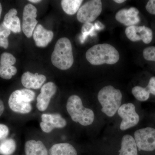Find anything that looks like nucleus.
<instances>
[{
    "label": "nucleus",
    "instance_id": "25",
    "mask_svg": "<svg viewBox=\"0 0 155 155\" xmlns=\"http://www.w3.org/2000/svg\"><path fill=\"white\" fill-rule=\"evenodd\" d=\"M141 40L145 44H149L152 40L153 32L151 29L145 26H141Z\"/></svg>",
    "mask_w": 155,
    "mask_h": 155
},
{
    "label": "nucleus",
    "instance_id": "3",
    "mask_svg": "<svg viewBox=\"0 0 155 155\" xmlns=\"http://www.w3.org/2000/svg\"><path fill=\"white\" fill-rule=\"evenodd\" d=\"M121 91L112 85L104 87L99 92L97 98L101 105V111L108 117L114 116L121 107Z\"/></svg>",
    "mask_w": 155,
    "mask_h": 155
},
{
    "label": "nucleus",
    "instance_id": "31",
    "mask_svg": "<svg viewBox=\"0 0 155 155\" xmlns=\"http://www.w3.org/2000/svg\"><path fill=\"white\" fill-rule=\"evenodd\" d=\"M9 45L8 40V38H0V47L5 49L8 48Z\"/></svg>",
    "mask_w": 155,
    "mask_h": 155
},
{
    "label": "nucleus",
    "instance_id": "4",
    "mask_svg": "<svg viewBox=\"0 0 155 155\" xmlns=\"http://www.w3.org/2000/svg\"><path fill=\"white\" fill-rule=\"evenodd\" d=\"M67 110L72 121L83 126L93 123L94 114L91 109L84 107L80 97L76 95L69 97L67 100Z\"/></svg>",
    "mask_w": 155,
    "mask_h": 155
},
{
    "label": "nucleus",
    "instance_id": "11",
    "mask_svg": "<svg viewBox=\"0 0 155 155\" xmlns=\"http://www.w3.org/2000/svg\"><path fill=\"white\" fill-rule=\"evenodd\" d=\"M57 87L54 82L45 84L41 90V93L37 98L36 107L39 111L43 112L47 110L51 99L57 92Z\"/></svg>",
    "mask_w": 155,
    "mask_h": 155
},
{
    "label": "nucleus",
    "instance_id": "27",
    "mask_svg": "<svg viewBox=\"0 0 155 155\" xmlns=\"http://www.w3.org/2000/svg\"><path fill=\"white\" fill-rule=\"evenodd\" d=\"M9 134V129L7 125L0 124V141L5 139Z\"/></svg>",
    "mask_w": 155,
    "mask_h": 155
},
{
    "label": "nucleus",
    "instance_id": "5",
    "mask_svg": "<svg viewBox=\"0 0 155 155\" xmlns=\"http://www.w3.org/2000/svg\"><path fill=\"white\" fill-rule=\"evenodd\" d=\"M34 92L28 89L17 90L10 95L8 104L10 109L16 113L28 114L32 110L31 103L35 98Z\"/></svg>",
    "mask_w": 155,
    "mask_h": 155
},
{
    "label": "nucleus",
    "instance_id": "8",
    "mask_svg": "<svg viewBox=\"0 0 155 155\" xmlns=\"http://www.w3.org/2000/svg\"><path fill=\"white\" fill-rule=\"evenodd\" d=\"M118 114L122 119L120 125L121 130H126L134 127L139 122V116L136 112L135 106L132 103L122 105L118 110Z\"/></svg>",
    "mask_w": 155,
    "mask_h": 155
},
{
    "label": "nucleus",
    "instance_id": "23",
    "mask_svg": "<svg viewBox=\"0 0 155 155\" xmlns=\"http://www.w3.org/2000/svg\"><path fill=\"white\" fill-rule=\"evenodd\" d=\"M131 91L135 98L140 101H145L149 98L150 93L146 87L135 86L132 88Z\"/></svg>",
    "mask_w": 155,
    "mask_h": 155
},
{
    "label": "nucleus",
    "instance_id": "2",
    "mask_svg": "<svg viewBox=\"0 0 155 155\" xmlns=\"http://www.w3.org/2000/svg\"><path fill=\"white\" fill-rule=\"evenodd\" d=\"M52 63L54 67L61 70H67L74 63L71 42L67 38H62L56 42L51 57Z\"/></svg>",
    "mask_w": 155,
    "mask_h": 155
},
{
    "label": "nucleus",
    "instance_id": "12",
    "mask_svg": "<svg viewBox=\"0 0 155 155\" xmlns=\"http://www.w3.org/2000/svg\"><path fill=\"white\" fill-rule=\"evenodd\" d=\"M16 62V58L12 54L7 52L2 54L0 59V77L9 80L16 75L17 69L13 66Z\"/></svg>",
    "mask_w": 155,
    "mask_h": 155
},
{
    "label": "nucleus",
    "instance_id": "30",
    "mask_svg": "<svg viewBox=\"0 0 155 155\" xmlns=\"http://www.w3.org/2000/svg\"><path fill=\"white\" fill-rule=\"evenodd\" d=\"M147 11L150 14L155 15V0H150L146 6Z\"/></svg>",
    "mask_w": 155,
    "mask_h": 155
},
{
    "label": "nucleus",
    "instance_id": "1",
    "mask_svg": "<svg viewBox=\"0 0 155 155\" xmlns=\"http://www.w3.org/2000/svg\"><path fill=\"white\" fill-rule=\"evenodd\" d=\"M118 51L113 46L102 44L94 46L86 53L87 61L92 65H101L105 64L112 65L119 61Z\"/></svg>",
    "mask_w": 155,
    "mask_h": 155
},
{
    "label": "nucleus",
    "instance_id": "35",
    "mask_svg": "<svg viewBox=\"0 0 155 155\" xmlns=\"http://www.w3.org/2000/svg\"><path fill=\"white\" fill-rule=\"evenodd\" d=\"M2 4L0 3V19H1V15H2Z\"/></svg>",
    "mask_w": 155,
    "mask_h": 155
},
{
    "label": "nucleus",
    "instance_id": "17",
    "mask_svg": "<svg viewBox=\"0 0 155 155\" xmlns=\"http://www.w3.org/2000/svg\"><path fill=\"white\" fill-rule=\"evenodd\" d=\"M26 155H48L47 149L40 140H28L25 144Z\"/></svg>",
    "mask_w": 155,
    "mask_h": 155
},
{
    "label": "nucleus",
    "instance_id": "16",
    "mask_svg": "<svg viewBox=\"0 0 155 155\" xmlns=\"http://www.w3.org/2000/svg\"><path fill=\"white\" fill-rule=\"evenodd\" d=\"M17 14L16 9H11L6 14L3 21L4 25L15 33H19L21 30L20 20L17 16Z\"/></svg>",
    "mask_w": 155,
    "mask_h": 155
},
{
    "label": "nucleus",
    "instance_id": "34",
    "mask_svg": "<svg viewBox=\"0 0 155 155\" xmlns=\"http://www.w3.org/2000/svg\"><path fill=\"white\" fill-rule=\"evenodd\" d=\"M28 2H31V3H38L41 2V0H29Z\"/></svg>",
    "mask_w": 155,
    "mask_h": 155
},
{
    "label": "nucleus",
    "instance_id": "33",
    "mask_svg": "<svg viewBox=\"0 0 155 155\" xmlns=\"http://www.w3.org/2000/svg\"><path fill=\"white\" fill-rule=\"evenodd\" d=\"M125 1H124V0H115L114 2L118 3V4H122V3L125 2Z\"/></svg>",
    "mask_w": 155,
    "mask_h": 155
},
{
    "label": "nucleus",
    "instance_id": "20",
    "mask_svg": "<svg viewBox=\"0 0 155 155\" xmlns=\"http://www.w3.org/2000/svg\"><path fill=\"white\" fill-rule=\"evenodd\" d=\"M82 2V0H62L61 6L66 14L72 15L78 12Z\"/></svg>",
    "mask_w": 155,
    "mask_h": 155
},
{
    "label": "nucleus",
    "instance_id": "10",
    "mask_svg": "<svg viewBox=\"0 0 155 155\" xmlns=\"http://www.w3.org/2000/svg\"><path fill=\"white\" fill-rule=\"evenodd\" d=\"M41 118L40 126L45 133H50L55 128H64L67 125L66 119L59 114H42Z\"/></svg>",
    "mask_w": 155,
    "mask_h": 155
},
{
    "label": "nucleus",
    "instance_id": "28",
    "mask_svg": "<svg viewBox=\"0 0 155 155\" xmlns=\"http://www.w3.org/2000/svg\"><path fill=\"white\" fill-rule=\"evenodd\" d=\"M11 33V31L2 23L0 24V38H8Z\"/></svg>",
    "mask_w": 155,
    "mask_h": 155
},
{
    "label": "nucleus",
    "instance_id": "15",
    "mask_svg": "<svg viewBox=\"0 0 155 155\" xmlns=\"http://www.w3.org/2000/svg\"><path fill=\"white\" fill-rule=\"evenodd\" d=\"M54 33L45 29L41 24L37 25L34 31L33 38L35 45L38 47L44 48L52 40Z\"/></svg>",
    "mask_w": 155,
    "mask_h": 155
},
{
    "label": "nucleus",
    "instance_id": "18",
    "mask_svg": "<svg viewBox=\"0 0 155 155\" xmlns=\"http://www.w3.org/2000/svg\"><path fill=\"white\" fill-rule=\"evenodd\" d=\"M119 155H138L137 146L132 136L126 134L122 137Z\"/></svg>",
    "mask_w": 155,
    "mask_h": 155
},
{
    "label": "nucleus",
    "instance_id": "32",
    "mask_svg": "<svg viewBox=\"0 0 155 155\" xmlns=\"http://www.w3.org/2000/svg\"><path fill=\"white\" fill-rule=\"evenodd\" d=\"M5 110V106L2 100L0 99V116H2Z\"/></svg>",
    "mask_w": 155,
    "mask_h": 155
},
{
    "label": "nucleus",
    "instance_id": "21",
    "mask_svg": "<svg viewBox=\"0 0 155 155\" xmlns=\"http://www.w3.org/2000/svg\"><path fill=\"white\" fill-rule=\"evenodd\" d=\"M17 148L16 142L12 138L5 139L0 143V155H11Z\"/></svg>",
    "mask_w": 155,
    "mask_h": 155
},
{
    "label": "nucleus",
    "instance_id": "14",
    "mask_svg": "<svg viewBox=\"0 0 155 155\" xmlns=\"http://www.w3.org/2000/svg\"><path fill=\"white\" fill-rule=\"evenodd\" d=\"M46 80V77L45 75L38 73L33 74L28 71L23 73L21 78L22 85L28 89L40 88Z\"/></svg>",
    "mask_w": 155,
    "mask_h": 155
},
{
    "label": "nucleus",
    "instance_id": "19",
    "mask_svg": "<svg viewBox=\"0 0 155 155\" xmlns=\"http://www.w3.org/2000/svg\"><path fill=\"white\" fill-rule=\"evenodd\" d=\"M49 155H77V151L73 146L67 143L54 145L49 150Z\"/></svg>",
    "mask_w": 155,
    "mask_h": 155
},
{
    "label": "nucleus",
    "instance_id": "26",
    "mask_svg": "<svg viewBox=\"0 0 155 155\" xmlns=\"http://www.w3.org/2000/svg\"><path fill=\"white\" fill-rule=\"evenodd\" d=\"M143 56L147 61H155V47H149L144 49Z\"/></svg>",
    "mask_w": 155,
    "mask_h": 155
},
{
    "label": "nucleus",
    "instance_id": "29",
    "mask_svg": "<svg viewBox=\"0 0 155 155\" xmlns=\"http://www.w3.org/2000/svg\"><path fill=\"white\" fill-rule=\"evenodd\" d=\"M146 88L150 94L155 95V77L151 78Z\"/></svg>",
    "mask_w": 155,
    "mask_h": 155
},
{
    "label": "nucleus",
    "instance_id": "13",
    "mask_svg": "<svg viewBox=\"0 0 155 155\" xmlns=\"http://www.w3.org/2000/svg\"><path fill=\"white\" fill-rule=\"evenodd\" d=\"M139 11L136 8L122 9L116 13V20L125 26L135 25L140 21L138 16Z\"/></svg>",
    "mask_w": 155,
    "mask_h": 155
},
{
    "label": "nucleus",
    "instance_id": "22",
    "mask_svg": "<svg viewBox=\"0 0 155 155\" xmlns=\"http://www.w3.org/2000/svg\"><path fill=\"white\" fill-rule=\"evenodd\" d=\"M125 34L127 38L131 41L136 42L141 40V26H129L126 28Z\"/></svg>",
    "mask_w": 155,
    "mask_h": 155
},
{
    "label": "nucleus",
    "instance_id": "9",
    "mask_svg": "<svg viewBox=\"0 0 155 155\" xmlns=\"http://www.w3.org/2000/svg\"><path fill=\"white\" fill-rule=\"evenodd\" d=\"M36 8L31 4L24 8L22 16V29L23 33L28 38L31 37L37 25Z\"/></svg>",
    "mask_w": 155,
    "mask_h": 155
},
{
    "label": "nucleus",
    "instance_id": "7",
    "mask_svg": "<svg viewBox=\"0 0 155 155\" xmlns=\"http://www.w3.org/2000/svg\"><path fill=\"white\" fill-rule=\"evenodd\" d=\"M134 140L139 150L152 151L155 150V129L147 127L137 130L134 134Z\"/></svg>",
    "mask_w": 155,
    "mask_h": 155
},
{
    "label": "nucleus",
    "instance_id": "6",
    "mask_svg": "<svg viewBox=\"0 0 155 155\" xmlns=\"http://www.w3.org/2000/svg\"><path fill=\"white\" fill-rule=\"evenodd\" d=\"M102 11V3L100 0H91L85 3L78 10L77 18L81 23L94 21Z\"/></svg>",
    "mask_w": 155,
    "mask_h": 155
},
{
    "label": "nucleus",
    "instance_id": "24",
    "mask_svg": "<svg viewBox=\"0 0 155 155\" xmlns=\"http://www.w3.org/2000/svg\"><path fill=\"white\" fill-rule=\"evenodd\" d=\"M96 28L95 25L90 22L84 23L81 28V35L80 37L81 43H83L88 35H93L94 31Z\"/></svg>",
    "mask_w": 155,
    "mask_h": 155
}]
</instances>
